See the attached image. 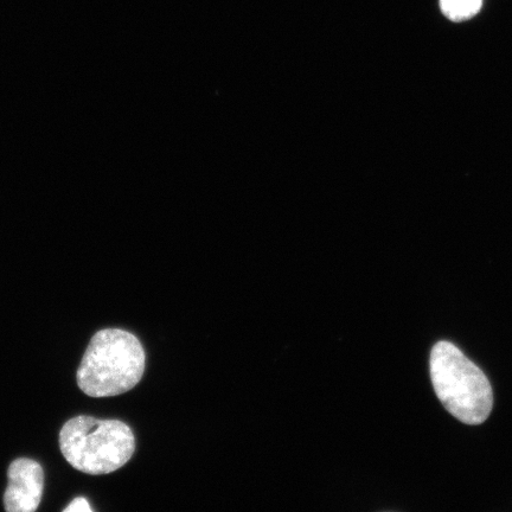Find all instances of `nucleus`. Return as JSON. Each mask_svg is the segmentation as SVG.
I'll return each instance as SVG.
<instances>
[{
    "instance_id": "obj_1",
    "label": "nucleus",
    "mask_w": 512,
    "mask_h": 512,
    "mask_svg": "<svg viewBox=\"0 0 512 512\" xmlns=\"http://www.w3.org/2000/svg\"><path fill=\"white\" fill-rule=\"evenodd\" d=\"M145 360L143 345L131 332L101 330L89 342L76 380L91 398L121 395L142 380Z\"/></svg>"
},
{
    "instance_id": "obj_2",
    "label": "nucleus",
    "mask_w": 512,
    "mask_h": 512,
    "mask_svg": "<svg viewBox=\"0 0 512 512\" xmlns=\"http://www.w3.org/2000/svg\"><path fill=\"white\" fill-rule=\"evenodd\" d=\"M60 448L74 469L100 476L117 471L130 462L136 451V439L123 421L81 415L62 427Z\"/></svg>"
},
{
    "instance_id": "obj_3",
    "label": "nucleus",
    "mask_w": 512,
    "mask_h": 512,
    "mask_svg": "<svg viewBox=\"0 0 512 512\" xmlns=\"http://www.w3.org/2000/svg\"><path fill=\"white\" fill-rule=\"evenodd\" d=\"M430 367L435 394L454 418L467 425L483 424L489 418L494 405L491 384L456 345L435 344Z\"/></svg>"
},
{
    "instance_id": "obj_4",
    "label": "nucleus",
    "mask_w": 512,
    "mask_h": 512,
    "mask_svg": "<svg viewBox=\"0 0 512 512\" xmlns=\"http://www.w3.org/2000/svg\"><path fill=\"white\" fill-rule=\"evenodd\" d=\"M9 484L4 494L8 512H35L40 507L44 489V471L35 460L19 458L8 470Z\"/></svg>"
},
{
    "instance_id": "obj_5",
    "label": "nucleus",
    "mask_w": 512,
    "mask_h": 512,
    "mask_svg": "<svg viewBox=\"0 0 512 512\" xmlns=\"http://www.w3.org/2000/svg\"><path fill=\"white\" fill-rule=\"evenodd\" d=\"M483 0H440L443 14L453 22L467 21L482 9Z\"/></svg>"
},
{
    "instance_id": "obj_6",
    "label": "nucleus",
    "mask_w": 512,
    "mask_h": 512,
    "mask_svg": "<svg viewBox=\"0 0 512 512\" xmlns=\"http://www.w3.org/2000/svg\"><path fill=\"white\" fill-rule=\"evenodd\" d=\"M64 512H92V508L89 507V503L86 498L79 497L75 498L69 507L64 509Z\"/></svg>"
}]
</instances>
